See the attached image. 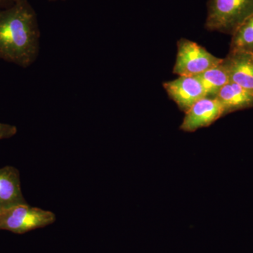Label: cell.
<instances>
[{
	"mask_svg": "<svg viewBox=\"0 0 253 253\" xmlns=\"http://www.w3.org/2000/svg\"><path fill=\"white\" fill-rule=\"evenodd\" d=\"M41 37L38 15L28 0L0 10V60L30 67L39 56Z\"/></svg>",
	"mask_w": 253,
	"mask_h": 253,
	"instance_id": "6da1fadb",
	"label": "cell"
},
{
	"mask_svg": "<svg viewBox=\"0 0 253 253\" xmlns=\"http://www.w3.org/2000/svg\"><path fill=\"white\" fill-rule=\"evenodd\" d=\"M253 14V0H209L205 27L232 36Z\"/></svg>",
	"mask_w": 253,
	"mask_h": 253,
	"instance_id": "7a4b0ae2",
	"label": "cell"
},
{
	"mask_svg": "<svg viewBox=\"0 0 253 253\" xmlns=\"http://www.w3.org/2000/svg\"><path fill=\"white\" fill-rule=\"evenodd\" d=\"M56 220V214L51 211L28 204L18 205L0 212V230L22 234L51 225Z\"/></svg>",
	"mask_w": 253,
	"mask_h": 253,
	"instance_id": "3957f363",
	"label": "cell"
},
{
	"mask_svg": "<svg viewBox=\"0 0 253 253\" xmlns=\"http://www.w3.org/2000/svg\"><path fill=\"white\" fill-rule=\"evenodd\" d=\"M222 59L211 54L197 43L181 38L177 42V54L173 73L179 76H199L217 66Z\"/></svg>",
	"mask_w": 253,
	"mask_h": 253,
	"instance_id": "277c9868",
	"label": "cell"
},
{
	"mask_svg": "<svg viewBox=\"0 0 253 253\" xmlns=\"http://www.w3.org/2000/svg\"><path fill=\"white\" fill-rule=\"evenodd\" d=\"M163 87L168 96L184 113L206 96L204 86L197 76H179L174 81L163 83Z\"/></svg>",
	"mask_w": 253,
	"mask_h": 253,
	"instance_id": "5b68a950",
	"label": "cell"
},
{
	"mask_svg": "<svg viewBox=\"0 0 253 253\" xmlns=\"http://www.w3.org/2000/svg\"><path fill=\"white\" fill-rule=\"evenodd\" d=\"M223 116L224 109L217 98L205 96L185 113L180 129L187 132H194L211 126Z\"/></svg>",
	"mask_w": 253,
	"mask_h": 253,
	"instance_id": "8992f818",
	"label": "cell"
},
{
	"mask_svg": "<svg viewBox=\"0 0 253 253\" xmlns=\"http://www.w3.org/2000/svg\"><path fill=\"white\" fill-rule=\"evenodd\" d=\"M223 63L229 81L253 92V54L242 51H229Z\"/></svg>",
	"mask_w": 253,
	"mask_h": 253,
	"instance_id": "52a82bcc",
	"label": "cell"
},
{
	"mask_svg": "<svg viewBox=\"0 0 253 253\" xmlns=\"http://www.w3.org/2000/svg\"><path fill=\"white\" fill-rule=\"evenodd\" d=\"M28 204L21 190L20 173L13 166L0 168V212Z\"/></svg>",
	"mask_w": 253,
	"mask_h": 253,
	"instance_id": "ba28073f",
	"label": "cell"
},
{
	"mask_svg": "<svg viewBox=\"0 0 253 253\" xmlns=\"http://www.w3.org/2000/svg\"><path fill=\"white\" fill-rule=\"evenodd\" d=\"M216 98L222 106L224 116L253 108V92L232 82L223 86Z\"/></svg>",
	"mask_w": 253,
	"mask_h": 253,
	"instance_id": "9c48e42d",
	"label": "cell"
},
{
	"mask_svg": "<svg viewBox=\"0 0 253 253\" xmlns=\"http://www.w3.org/2000/svg\"><path fill=\"white\" fill-rule=\"evenodd\" d=\"M197 76L204 86L206 96L208 97H216L221 88L230 82L223 59L217 66Z\"/></svg>",
	"mask_w": 253,
	"mask_h": 253,
	"instance_id": "30bf717a",
	"label": "cell"
},
{
	"mask_svg": "<svg viewBox=\"0 0 253 253\" xmlns=\"http://www.w3.org/2000/svg\"><path fill=\"white\" fill-rule=\"evenodd\" d=\"M231 37L229 51L253 54V14L236 29Z\"/></svg>",
	"mask_w": 253,
	"mask_h": 253,
	"instance_id": "8fae6325",
	"label": "cell"
},
{
	"mask_svg": "<svg viewBox=\"0 0 253 253\" xmlns=\"http://www.w3.org/2000/svg\"><path fill=\"white\" fill-rule=\"evenodd\" d=\"M17 131V127L13 125L0 123V141L12 137L16 135Z\"/></svg>",
	"mask_w": 253,
	"mask_h": 253,
	"instance_id": "7c38bea8",
	"label": "cell"
},
{
	"mask_svg": "<svg viewBox=\"0 0 253 253\" xmlns=\"http://www.w3.org/2000/svg\"><path fill=\"white\" fill-rule=\"evenodd\" d=\"M17 0H0V10L6 9L14 4Z\"/></svg>",
	"mask_w": 253,
	"mask_h": 253,
	"instance_id": "4fadbf2b",
	"label": "cell"
},
{
	"mask_svg": "<svg viewBox=\"0 0 253 253\" xmlns=\"http://www.w3.org/2000/svg\"><path fill=\"white\" fill-rule=\"evenodd\" d=\"M49 1H51V2H55V1H66V0H48Z\"/></svg>",
	"mask_w": 253,
	"mask_h": 253,
	"instance_id": "5bb4252c",
	"label": "cell"
}]
</instances>
